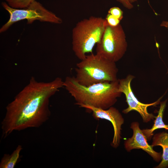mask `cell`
Masks as SVG:
<instances>
[{"label": "cell", "instance_id": "cell-12", "mask_svg": "<svg viewBox=\"0 0 168 168\" xmlns=\"http://www.w3.org/2000/svg\"><path fill=\"white\" fill-rule=\"evenodd\" d=\"M22 149L18 145L11 154H4L0 163V168H14L17 162Z\"/></svg>", "mask_w": 168, "mask_h": 168}, {"label": "cell", "instance_id": "cell-6", "mask_svg": "<svg viewBox=\"0 0 168 168\" xmlns=\"http://www.w3.org/2000/svg\"><path fill=\"white\" fill-rule=\"evenodd\" d=\"M127 48L126 35L121 25L119 24L112 27L107 24L100 41L96 44V54L116 63L123 57Z\"/></svg>", "mask_w": 168, "mask_h": 168}, {"label": "cell", "instance_id": "cell-7", "mask_svg": "<svg viewBox=\"0 0 168 168\" xmlns=\"http://www.w3.org/2000/svg\"><path fill=\"white\" fill-rule=\"evenodd\" d=\"M134 78V76L128 74L124 78L119 79V91L125 95L128 105L127 108L123 110L122 112L127 114L131 111H136L140 115L143 122L147 123L153 120L156 117L152 114L148 112L147 108L152 106H156L160 103L162 97L156 101L150 104H144L140 102L135 96L131 86V83Z\"/></svg>", "mask_w": 168, "mask_h": 168}, {"label": "cell", "instance_id": "cell-5", "mask_svg": "<svg viewBox=\"0 0 168 168\" xmlns=\"http://www.w3.org/2000/svg\"><path fill=\"white\" fill-rule=\"evenodd\" d=\"M2 5L8 12L9 18L1 28V33L7 30L14 23L24 20H27V24H32L36 20L56 24L62 22L60 18L35 0L27 7L22 9L12 8L5 2L2 3Z\"/></svg>", "mask_w": 168, "mask_h": 168}, {"label": "cell", "instance_id": "cell-17", "mask_svg": "<svg viewBox=\"0 0 168 168\" xmlns=\"http://www.w3.org/2000/svg\"><path fill=\"white\" fill-rule=\"evenodd\" d=\"M160 25L161 26L165 27L168 29V21H163Z\"/></svg>", "mask_w": 168, "mask_h": 168}, {"label": "cell", "instance_id": "cell-4", "mask_svg": "<svg viewBox=\"0 0 168 168\" xmlns=\"http://www.w3.org/2000/svg\"><path fill=\"white\" fill-rule=\"evenodd\" d=\"M105 19L91 16L77 23L72 30V49L76 56L82 60L100 41L107 25Z\"/></svg>", "mask_w": 168, "mask_h": 168}, {"label": "cell", "instance_id": "cell-11", "mask_svg": "<svg viewBox=\"0 0 168 168\" xmlns=\"http://www.w3.org/2000/svg\"><path fill=\"white\" fill-rule=\"evenodd\" d=\"M167 100L161 102L158 114L155 117L154 124L151 128L142 130L147 140H150L154 134L153 132L158 129L165 128L168 130V125L164 123L163 120V113L166 106Z\"/></svg>", "mask_w": 168, "mask_h": 168}, {"label": "cell", "instance_id": "cell-18", "mask_svg": "<svg viewBox=\"0 0 168 168\" xmlns=\"http://www.w3.org/2000/svg\"><path fill=\"white\" fill-rule=\"evenodd\" d=\"M129 2L131 3L135 2L137 1V0H128Z\"/></svg>", "mask_w": 168, "mask_h": 168}, {"label": "cell", "instance_id": "cell-1", "mask_svg": "<svg viewBox=\"0 0 168 168\" xmlns=\"http://www.w3.org/2000/svg\"><path fill=\"white\" fill-rule=\"evenodd\" d=\"M59 77L53 81L38 82L32 77L29 83L7 105L1 123L2 136L5 138L15 131L39 128L51 114L49 99L63 86Z\"/></svg>", "mask_w": 168, "mask_h": 168}, {"label": "cell", "instance_id": "cell-3", "mask_svg": "<svg viewBox=\"0 0 168 168\" xmlns=\"http://www.w3.org/2000/svg\"><path fill=\"white\" fill-rule=\"evenodd\" d=\"M76 81L88 86L93 84L117 80L118 68L115 63L92 53L76 64Z\"/></svg>", "mask_w": 168, "mask_h": 168}, {"label": "cell", "instance_id": "cell-2", "mask_svg": "<svg viewBox=\"0 0 168 168\" xmlns=\"http://www.w3.org/2000/svg\"><path fill=\"white\" fill-rule=\"evenodd\" d=\"M63 86L77 105H87L104 110L113 106L122 93L119 91V79L86 86L79 83L74 77L68 76L64 81Z\"/></svg>", "mask_w": 168, "mask_h": 168}, {"label": "cell", "instance_id": "cell-9", "mask_svg": "<svg viewBox=\"0 0 168 168\" xmlns=\"http://www.w3.org/2000/svg\"><path fill=\"white\" fill-rule=\"evenodd\" d=\"M130 128L133 129V134L132 137L124 140L125 149L128 152L133 149H142L150 155L155 161H160L161 160V152L155 151L152 146L148 143L146 137L140 128L139 123L137 122H133Z\"/></svg>", "mask_w": 168, "mask_h": 168}, {"label": "cell", "instance_id": "cell-10", "mask_svg": "<svg viewBox=\"0 0 168 168\" xmlns=\"http://www.w3.org/2000/svg\"><path fill=\"white\" fill-rule=\"evenodd\" d=\"M152 145L153 147L157 146L162 148L161 161L155 168H165L168 167V133L163 132L154 134L152 138Z\"/></svg>", "mask_w": 168, "mask_h": 168}, {"label": "cell", "instance_id": "cell-13", "mask_svg": "<svg viewBox=\"0 0 168 168\" xmlns=\"http://www.w3.org/2000/svg\"><path fill=\"white\" fill-rule=\"evenodd\" d=\"M35 0H5L11 7L16 9H22L29 6Z\"/></svg>", "mask_w": 168, "mask_h": 168}, {"label": "cell", "instance_id": "cell-8", "mask_svg": "<svg viewBox=\"0 0 168 168\" xmlns=\"http://www.w3.org/2000/svg\"><path fill=\"white\" fill-rule=\"evenodd\" d=\"M79 106L92 111V116L96 119H105L112 123L114 128V135L111 145L114 148L117 147L121 138V126L124 122V119L119 110L113 106L104 110L87 105H81Z\"/></svg>", "mask_w": 168, "mask_h": 168}, {"label": "cell", "instance_id": "cell-15", "mask_svg": "<svg viewBox=\"0 0 168 168\" xmlns=\"http://www.w3.org/2000/svg\"><path fill=\"white\" fill-rule=\"evenodd\" d=\"M105 19L107 24L111 26H116L120 24V20L109 13L107 14Z\"/></svg>", "mask_w": 168, "mask_h": 168}, {"label": "cell", "instance_id": "cell-16", "mask_svg": "<svg viewBox=\"0 0 168 168\" xmlns=\"http://www.w3.org/2000/svg\"><path fill=\"white\" fill-rule=\"evenodd\" d=\"M121 3L126 8L130 9L133 7V5L128 0H116Z\"/></svg>", "mask_w": 168, "mask_h": 168}, {"label": "cell", "instance_id": "cell-14", "mask_svg": "<svg viewBox=\"0 0 168 168\" xmlns=\"http://www.w3.org/2000/svg\"><path fill=\"white\" fill-rule=\"evenodd\" d=\"M108 13L110 14L120 21L123 17V12L119 7H111L108 11Z\"/></svg>", "mask_w": 168, "mask_h": 168}]
</instances>
